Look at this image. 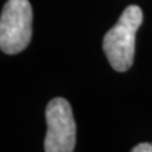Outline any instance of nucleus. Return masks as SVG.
<instances>
[{
  "label": "nucleus",
  "instance_id": "nucleus-1",
  "mask_svg": "<svg viewBox=\"0 0 152 152\" xmlns=\"http://www.w3.org/2000/svg\"><path fill=\"white\" fill-rule=\"evenodd\" d=\"M143 20V13L137 5H128L119 20L103 39V50L112 67L118 72L129 70L134 60L136 33Z\"/></svg>",
  "mask_w": 152,
  "mask_h": 152
},
{
  "label": "nucleus",
  "instance_id": "nucleus-2",
  "mask_svg": "<svg viewBox=\"0 0 152 152\" xmlns=\"http://www.w3.org/2000/svg\"><path fill=\"white\" fill-rule=\"evenodd\" d=\"M32 7L28 0H8L0 15V50L7 55L22 52L32 38Z\"/></svg>",
  "mask_w": 152,
  "mask_h": 152
},
{
  "label": "nucleus",
  "instance_id": "nucleus-3",
  "mask_svg": "<svg viewBox=\"0 0 152 152\" xmlns=\"http://www.w3.org/2000/svg\"><path fill=\"white\" fill-rule=\"evenodd\" d=\"M46 152H71L76 143V123L70 103L55 98L46 108Z\"/></svg>",
  "mask_w": 152,
  "mask_h": 152
},
{
  "label": "nucleus",
  "instance_id": "nucleus-4",
  "mask_svg": "<svg viewBox=\"0 0 152 152\" xmlns=\"http://www.w3.org/2000/svg\"><path fill=\"white\" fill-rule=\"evenodd\" d=\"M132 152H152V143H140L133 147Z\"/></svg>",
  "mask_w": 152,
  "mask_h": 152
}]
</instances>
